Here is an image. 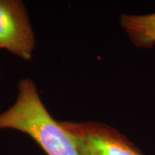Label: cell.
Instances as JSON below:
<instances>
[{"label": "cell", "mask_w": 155, "mask_h": 155, "mask_svg": "<svg viewBox=\"0 0 155 155\" xmlns=\"http://www.w3.org/2000/svg\"><path fill=\"white\" fill-rule=\"evenodd\" d=\"M15 129L29 135L48 155H79L69 134L45 107L32 79L18 83L17 99L0 113V130Z\"/></svg>", "instance_id": "obj_1"}, {"label": "cell", "mask_w": 155, "mask_h": 155, "mask_svg": "<svg viewBox=\"0 0 155 155\" xmlns=\"http://www.w3.org/2000/svg\"><path fill=\"white\" fill-rule=\"evenodd\" d=\"M60 122L74 141L79 155H144L124 134L106 124Z\"/></svg>", "instance_id": "obj_2"}, {"label": "cell", "mask_w": 155, "mask_h": 155, "mask_svg": "<svg viewBox=\"0 0 155 155\" xmlns=\"http://www.w3.org/2000/svg\"><path fill=\"white\" fill-rule=\"evenodd\" d=\"M0 48L31 60L35 38L27 7L20 0H0Z\"/></svg>", "instance_id": "obj_3"}, {"label": "cell", "mask_w": 155, "mask_h": 155, "mask_svg": "<svg viewBox=\"0 0 155 155\" xmlns=\"http://www.w3.org/2000/svg\"><path fill=\"white\" fill-rule=\"evenodd\" d=\"M121 26L137 48L155 44V12L148 15H122Z\"/></svg>", "instance_id": "obj_4"}]
</instances>
